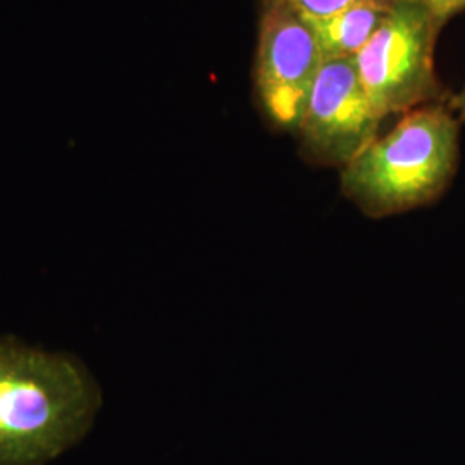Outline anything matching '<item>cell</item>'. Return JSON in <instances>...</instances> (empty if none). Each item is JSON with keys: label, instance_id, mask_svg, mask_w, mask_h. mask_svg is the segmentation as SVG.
<instances>
[{"label": "cell", "instance_id": "1", "mask_svg": "<svg viewBox=\"0 0 465 465\" xmlns=\"http://www.w3.org/2000/svg\"><path fill=\"white\" fill-rule=\"evenodd\" d=\"M102 395L71 353L0 340V465H45L84 440Z\"/></svg>", "mask_w": 465, "mask_h": 465}, {"label": "cell", "instance_id": "3", "mask_svg": "<svg viewBox=\"0 0 465 465\" xmlns=\"http://www.w3.org/2000/svg\"><path fill=\"white\" fill-rule=\"evenodd\" d=\"M440 34L426 0H393L380 30L353 57L367 97L384 119L449 102L434 64Z\"/></svg>", "mask_w": 465, "mask_h": 465}, {"label": "cell", "instance_id": "8", "mask_svg": "<svg viewBox=\"0 0 465 465\" xmlns=\"http://www.w3.org/2000/svg\"><path fill=\"white\" fill-rule=\"evenodd\" d=\"M426 4L440 30H443L453 17L465 11V0H426Z\"/></svg>", "mask_w": 465, "mask_h": 465}, {"label": "cell", "instance_id": "9", "mask_svg": "<svg viewBox=\"0 0 465 465\" xmlns=\"http://www.w3.org/2000/svg\"><path fill=\"white\" fill-rule=\"evenodd\" d=\"M447 104H449L451 113L459 117V121L465 123V84L459 94H455V95L451 94V97H450Z\"/></svg>", "mask_w": 465, "mask_h": 465}, {"label": "cell", "instance_id": "6", "mask_svg": "<svg viewBox=\"0 0 465 465\" xmlns=\"http://www.w3.org/2000/svg\"><path fill=\"white\" fill-rule=\"evenodd\" d=\"M393 0H369L332 16L307 19L324 61L355 57L380 30Z\"/></svg>", "mask_w": 465, "mask_h": 465}, {"label": "cell", "instance_id": "5", "mask_svg": "<svg viewBox=\"0 0 465 465\" xmlns=\"http://www.w3.org/2000/svg\"><path fill=\"white\" fill-rule=\"evenodd\" d=\"M382 121L361 84L355 59H330L317 73L293 136L307 164L341 171L380 136Z\"/></svg>", "mask_w": 465, "mask_h": 465}, {"label": "cell", "instance_id": "2", "mask_svg": "<svg viewBox=\"0 0 465 465\" xmlns=\"http://www.w3.org/2000/svg\"><path fill=\"white\" fill-rule=\"evenodd\" d=\"M460 124L447 102L401 114L340 171L343 197L371 219L438 202L459 169Z\"/></svg>", "mask_w": 465, "mask_h": 465}, {"label": "cell", "instance_id": "7", "mask_svg": "<svg viewBox=\"0 0 465 465\" xmlns=\"http://www.w3.org/2000/svg\"><path fill=\"white\" fill-rule=\"evenodd\" d=\"M307 19H322L369 0H282Z\"/></svg>", "mask_w": 465, "mask_h": 465}, {"label": "cell", "instance_id": "4", "mask_svg": "<svg viewBox=\"0 0 465 465\" xmlns=\"http://www.w3.org/2000/svg\"><path fill=\"white\" fill-rule=\"evenodd\" d=\"M322 63L305 17L282 0H259L252 92L269 130L295 134Z\"/></svg>", "mask_w": 465, "mask_h": 465}]
</instances>
